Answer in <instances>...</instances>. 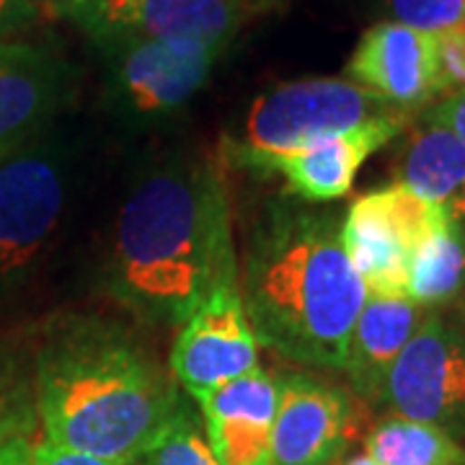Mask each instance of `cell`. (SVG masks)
<instances>
[{
    "label": "cell",
    "instance_id": "1",
    "mask_svg": "<svg viewBox=\"0 0 465 465\" xmlns=\"http://www.w3.org/2000/svg\"><path fill=\"white\" fill-rule=\"evenodd\" d=\"M235 280L220 168L204 155H182L140 173L116 213L106 290L140 321L176 326Z\"/></svg>",
    "mask_w": 465,
    "mask_h": 465
},
{
    "label": "cell",
    "instance_id": "2",
    "mask_svg": "<svg viewBox=\"0 0 465 465\" xmlns=\"http://www.w3.org/2000/svg\"><path fill=\"white\" fill-rule=\"evenodd\" d=\"M32 344L36 421L57 448L133 463L182 401L145 344L116 321L57 316L32 331Z\"/></svg>",
    "mask_w": 465,
    "mask_h": 465
},
{
    "label": "cell",
    "instance_id": "3",
    "mask_svg": "<svg viewBox=\"0 0 465 465\" xmlns=\"http://www.w3.org/2000/svg\"><path fill=\"white\" fill-rule=\"evenodd\" d=\"M241 298L259 344L292 362L341 370L367 292L331 213L272 200L251 223Z\"/></svg>",
    "mask_w": 465,
    "mask_h": 465
},
{
    "label": "cell",
    "instance_id": "4",
    "mask_svg": "<svg viewBox=\"0 0 465 465\" xmlns=\"http://www.w3.org/2000/svg\"><path fill=\"white\" fill-rule=\"evenodd\" d=\"M375 119H411V114L349 78L290 81L253 99L241 134L225 140L223 153L231 166L272 173L287 153Z\"/></svg>",
    "mask_w": 465,
    "mask_h": 465
},
{
    "label": "cell",
    "instance_id": "5",
    "mask_svg": "<svg viewBox=\"0 0 465 465\" xmlns=\"http://www.w3.org/2000/svg\"><path fill=\"white\" fill-rule=\"evenodd\" d=\"M73 158L52 130L0 155V300L18 292L63 228Z\"/></svg>",
    "mask_w": 465,
    "mask_h": 465
},
{
    "label": "cell",
    "instance_id": "6",
    "mask_svg": "<svg viewBox=\"0 0 465 465\" xmlns=\"http://www.w3.org/2000/svg\"><path fill=\"white\" fill-rule=\"evenodd\" d=\"M94 45L106 65L109 101L130 119L179 112L204 88L225 52L194 39L116 36Z\"/></svg>",
    "mask_w": 465,
    "mask_h": 465
},
{
    "label": "cell",
    "instance_id": "7",
    "mask_svg": "<svg viewBox=\"0 0 465 465\" xmlns=\"http://www.w3.org/2000/svg\"><path fill=\"white\" fill-rule=\"evenodd\" d=\"M445 213L403 183L362 194L341 223V246L367 298H406L416 249Z\"/></svg>",
    "mask_w": 465,
    "mask_h": 465
},
{
    "label": "cell",
    "instance_id": "8",
    "mask_svg": "<svg viewBox=\"0 0 465 465\" xmlns=\"http://www.w3.org/2000/svg\"><path fill=\"white\" fill-rule=\"evenodd\" d=\"M385 403L465 445V326L434 311L388 375Z\"/></svg>",
    "mask_w": 465,
    "mask_h": 465
},
{
    "label": "cell",
    "instance_id": "9",
    "mask_svg": "<svg viewBox=\"0 0 465 465\" xmlns=\"http://www.w3.org/2000/svg\"><path fill=\"white\" fill-rule=\"evenodd\" d=\"M259 347L241 284H223L183 321L171 349L173 381L189 396H204L259 367Z\"/></svg>",
    "mask_w": 465,
    "mask_h": 465
},
{
    "label": "cell",
    "instance_id": "10",
    "mask_svg": "<svg viewBox=\"0 0 465 465\" xmlns=\"http://www.w3.org/2000/svg\"><path fill=\"white\" fill-rule=\"evenodd\" d=\"M91 42L194 39L228 50L243 21L241 0H84L65 14Z\"/></svg>",
    "mask_w": 465,
    "mask_h": 465
},
{
    "label": "cell",
    "instance_id": "11",
    "mask_svg": "<svg viewBox=\"0 0 465 465\" xmlns=\"http://www.w3.org/2000/svg\"><path fill=\"white\" fill-rule=\"evenodd\" d=\"M75 73L45 45L0 39V155L50 130L67 106Z\"/></svg>",
    "mask_w": 465,
    "mask_h": 465
},
{
    "label": "cell",
    "instance_id": "12",
    "mask_svg": "<svg viewBox=\"0 0 465 465\" xmlns=\"http://www.w3.org/2000/svg\"><path fill=\"white\" fill-rule=\"evenodd\" d=\"M347 78L414 114L440 99L437 34L401 21L370 26L347 63Z\"/></svg>",
    "mask_w": 465,
    "mask_h": 465
},
{
    "label": "cell",
    "instance_id": "13",
    "mask_svg": "<svg viewBox=\"0 0 465 465\" xmlns=\"http://www.w3.org/2000/svg\"><path fill=\"white\" fill-rule=\"evenodd\" d=\"M351 427L354 411L344 391L311 375H290L280 381L269 465H333Z\"/></svg>",
    "mask_w": 465,
    "mask_h": 465
},
{
    "label": "cell",
    "instance_id": "14",
    "mask_svg": "<svg viewBox=\"0 0 465 465\" xmlns=\"http://www.w3.org/2000/svg\"><path fill=\"white\" fill-rule=\"evenodd\" d=\"M202 430L220 465H269L280 381L266 370L251 372L197 396Z\"/></svg>",
    "mask_w": 465,
    "mask_h": 465
},
{
    "label": "cell",
    "instance_id": "15",
    "mask_svg": "<svg viewBox=\"0 0 465 465\" xmlns=\"http://www.w3.org/2000/svg\"><path fill=\"white\" fill-rule=\"evenodd\" d=\"M409 119H375L344 133L326 134L282 155L272 173H282L287 189L302 202L341 200L351 189L357 171L367 158L388 145Z\"/></svg>",
    "mask_w": 465,
    "mask_h": 465
},
{
    "label": "cell",
    "instance_id": "16",
    "mask_svg": "<svg viewBox=\"0 0 465 465\" xmlns=\"http://www.w3.org/2000/svg\"><path fill=\"white\" fill-rule=\"evenodd\" d=\"M434 311L409 298H367L349 336L347 372L351 391L367 403H385L388 375L421 323Z\"/></svg>",
    "mask_w": 465,
    "mask_h": 465
},
{
    "label": "cell",
    "instance_id": "17",
    "mask_svg": "<svg viewBox=\"0 0 465 465\" xmlns=\"http://www.w3.org/2000/svg\"><path fill=\"white\" fill-rule=\"evenodd\" d=\"M396 179L465 231V143L458 134L424 116L401 150Z\"/></svg>",
    "mask_w": 465,
    "mask_h": 465
},
{
    "label": "cell",
    "instance_id": "18",
    "mask_svg": "<svg viewBox=\"0 0 465 465\" xmlns=\"http://www.w3.org/2000/svg\"><path fill=\"white\" fill-rule=\"evenodd\" d=\"M465 287V231L448 215L437 223L424 243L416 249L409 269L406 298L440 311Z\"/></svg>",
    "mask_w": 465,
    "mask_h": 465
},
{
    "label": "cell",
    "instance_id": "19",
    "mask_svg": "<svg viewBox=\"0 0 465 465\" xmlns=\"http://www.w3.org/2000/svg\"><path fill=\"white\" fill-rule=\"evenodd\" d=\"M365 452L381 465H465L463 442L434 424L399 414L370 430Z\"/></svg>",
    "mask_w": 465,
    "mask_h": 465
},
{
    "label": "cell",
    "instance_id": "20",
    "mask_svg": "<svg viewBox=\"0 0 465 465\" xmlns=\"http://www.w3.org/2000/svg\"><path fill=\"white\" fill-rule=\"evenodd\" d=\"M32 333L0 336V448L36 432Z\"/></svg>",
    "mask_w": 465,
    "mask_h": 465
},
{
    "label": "cell",
    "instance_id": "21",
    "mask_svg": "<svg viewBox=\"0 0 465 465\" xmlns=\"http://www.w3.org/2000/svg\"><path fill=\"white\" fill-rule=\"evenodd\" d=\"M133 465H220L210 450L204 430L192 414V409L179 401L176 411L171 414L166 427L148 448L140 452Z\"/></svg>",
    "mask_w": 465,
    "mask_h": 465
},
{
    "label": "cell",
    "instance_id": "22",
    "mask_svg": "<svg viewBox=\"0 0 465 465\" xmlns=\"http://www.w3.org/2000/svg\"><path fill=\"white\" fill-rule=\"evenodd\" d=\"M385 5L391 21L421 32L442 34L465 24V0H385Z\"/></svg>",
    "mask_w": 465,
    "mask_h": 465
},
{
    "label": "cell",
    "instance_id": "23",
    "mask_svg": "<svg viewBox=\"0 0 465 465\" xmlns=\"http://www.w3.org/2000/svg\"><path fill=\"white\" fill-rule=\"evenodd\" d=\"M0 465H133L116 463V460H101L94 455L73 452V450L57 448L50 440L36 437V432L29 437L11 440L8 445L0 448Z\"/></svg>",
    "mask_w": 465,
    "mask_h": 465
},
{
    "label": "cell",
    "instance_id": "24",
    "mask_svg": "<svg viewBox=\"0 0 465 465\" xmlns=\"http://www.w3.org/2000/svg\"><path fill=\"white\" fill-rule=\"evenodd\" d=\"M440 57V99L465 88V24L437 34Z\"/></svg>",
    "mask_w": 465,
    "mask_h": 465
},
{
    "label": "cell",
    "instance_id": "25",
    "mask_svg": "<svg viewBox=\"0 0 465 465\" xmlns=\"http://www.w3.org/2000/svg\"><path fill=\"white\" fill-rule=\"evenodd\" d=\"M39 14V0H0V39H11L32 29Z\"/></svg>",
    "mask_w": 465,
    "mask_h": 465
},
{
    "label": "cell",
    "instance_id": "26",
    "mask_svg": "<svg viewBox=\"0 0 465 465\" xmlns=\"http://www.w3.org/2000/svg\"><path fill=\"white\" fill-rule=\"evenodd\" d=\"M424 116L442 124V127H448L450 133L458 134L465 143V88L450 94V96H442L432 109L424 112Z\"/></svg>",
    "mask_w": 465,
    "mask_h": 465
},
{
    "label": "cell",
    "instance_id": "27",
    "mask_svg": "<svg viewBox=\"0 0 465 465\" xmlns=\"http://www.w3.org/2000/svg\"><path fill=\"white\" fill-rule=\"evenodd\" d=\"M50 3L57 8V11H60V14H63V16H65L67 11H73V8H75V5H81L84 0H50Z\"/></svg>",
    "mask_w": 465,
    "mask_h": 465
},
{
    "label": "cell",
    "instance_id": "28",
    "mask_svg": "<svg viewBox=\"0 0 465 465\" xmlns=\"http://www.w3.org/2000/svg\"><path fill=\"white\" fill-rule=\"evenodd\" d=\"M344 465H381V463H378V460H372L367 452H362V455H354V458H349Z\"/></svg>",
    "mask_w": 465,
    "mask_h": 465
},
{
    "label": "cell",
    "instance_id": "29",
    "mask_svg": "<svg viewBox=\"0 0 465 465\" xmlns=\"http://www.w3.org/2000/svg\"><path fill=\"white\" fill-rule=\"evenodd\" d=\"M241 3H246V0H241Z\"/></svg>",
    "mask_w": 465,
    "mask_h": 465
}]
</instances>
